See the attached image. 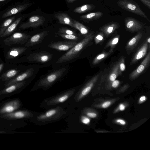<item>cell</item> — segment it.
<instances>
[{
	"instance_id": "cell-1",
	"label": "cell",
	"mask_w": 150,
	"mask_h": 150,
	"mask_svg": "<svg viewBox=\"0 0 150 150\" xmlns=\"http://www.w3.org/2000/svg\"><path fill=\"white\" fill-rule=\"evenodd\" d=\"M93 36L92 33L86 35L81 40L77 43L66 53L57 59L56 63L57 64L64 63L77 58L88 45L93 39Z\"/></svg>"
},
{
	"instance_id": "cell-2",
	"label": "cell",
	"mask_w": 150,
	"mask_h": 150,
	"mask_svg": "<svg viewBox=\"0 0 150 150\" xmlns=\"http://www.w3.org/2000/svg\"><path fill=\"white\" fill-rule=\"evenodd\" d=\"M68 67H62L42 76L37 81V85L40 88H47L62 78L67 73Z\"/></svg>"
},
{
	"instance_id": "cell-3",
	"label": "cell",
	"mask_w": 150,
	"mask_h": 150,
	"mask_svg": "<svg viewBox=\"0 0 150 150\" xmlns=\"http://www.w3.org/2000/svg\"><path fill=\"white\" fill-rule=\"evenodd\" d=\"M31 4L24 1H21L9 6L0 12V19H5L9 17L21 14Z\"/></svg>"
},
{
	"instance_id": "cell-4",
	"label": "cell",
	"mask_w": 150,
	"mask_h": 150,
	"mask_svg": "<svg viewBox=\"0 0 150 150\" xmlns=\"http://www.w3.org/2000/svg\"><path fill=\"white\" fill-rule=\"evenodd\" d=\"M117 3L118 6L121 8L139 15L150 21L145 13L134 1L118 0Z\"/></svg>"
},
{
	"instance_id": "cell-5",
	"label": "cell",
	"mask_w": 150,
	"mask_h": 150,
	"mask_svg": "<svg viewBox=\"0 0 150 150\" xmlns=\"http://www.w3.org/2000/svg\"><path fill=\"white\" fill-rule=\"evenodd\" d=\"M31 37L25 33L16 32L4 39L3 42L6 45L10 46L14 44L22 45L26 43Z\"/></svg>"
},
{
	"instance_id": "cell-6",
	"label": "cell",
	"mask_w": 150,
	"mask_h": 150,
	"mask_svg": "<svg viewBox=\"0 0 150 150\" xmlns=\"http://www.w3.org/2000/svg\"><path fill=\"white\" fill-rule=\"evenodd\" d=\"M52 57V54L46 51H42L31 54L27 59L30 62L44 63L48 62Z\"/></svg>"
},
{
	"instance_id": "cell-7",
	"label": "cell",
	"mask_w": 150,
	"mask_h": 150,
	"mask_svg": "<svg viewBox=\"0 0 150 150\" xmlns=\"http://www.w3.org/2000/svg\"><path fill=\"white\" fill-rule=\"evenodd\" d=\"M45 20L43 16H33L30 17L27 21L21 24L19 28L24 29L29 28H36L42 25Z\"/></svg>"
},
{
	"instance_id": "cell-8",
	"label": "cell",
	"mask_w": 150,
	"mask_h": 150,
	"mask_svg": "<svg viewBox=\"0 0 150 150\" xmlns=\"http://www.w3.org/2000/svg\"><path fill=\"white\" fill-rule=\"evenodd\" d=\"M77 43L76 41L70 40L52 42L48 45V46L57 50L66 51L70 50Z\"/></svg>"
},
{
	"instance_id": "cell-9",
	"label": "cell",
	"mask_w": 150,
	"mask_h": 150,
	"mask_svg": "<svg viewBox=\"0 0 150 150\" xmlns=\"http://www.w3.org/2000/svg\"><path fill=\"white\" fill-rule=\"evenodd\" d=\"M125 26L127 31L130 32H136L142 29L143 24L137 19L130 17L125 19Z\"/></svg>"
},
{
	"instance_id": "cell-10",
	"label": "cell",
	"mask_w": 150,
	"mask_h": 150,
	"mask_svg": "<svg viewBox=\"0 0 150 150\" xmlns=\"http://www.w3.org/2000/svg\"><path fill=\"white\" fill-rule=\"evenodd\" d=\"M31 113L26 110H19L1 115V118L8 120H13L30 117Z\"/></svg>"
},
{
	"instance_id": "cell-11",
	"label": "cell",
	"mask_w": 150,
	"mask_h": 150,
	"mask_svg": "<svg viewBox=\"0 0 150 150\" xmlns=\"http://www.w3.org/2000/svg\"><path fill=\"white\" fill-rule=\"evenodd\" d=\"M21 103L18 99H15L8 102L0 109V115L11 113L20 108Z\"/></svg>"
},
{
	"instance_id": "cell-12",
	"label": "cell",
	"mask_w": 150,
	"mask_h": 150,
	"mask_svg": "<svg viewBox=\"0 0 150 150\" xmlns=\"http://www.w3.org/2000/svg\"><path fill=\"white\" fill-rule=\"evenodd\" d=\"M34 72V69L29 68L21 74L18 75L7 81L5 86L7 87L15 83L21 82L31 77Z\"/></svg>"
},
{
	"instance_id": "cell-13",
	"label": "cell",
	"mask_w": 150,
	"mask_h": 150,
	"mask_svg": "<svg viewBox=\"0 0 150 150\" xmlns=\"http://www.w3.org/2000/svg\"><path fill=\"white\" fill-rule=\"evenodd\" d=\"M150 61V53L149 52L141 64L130 74L129 77L133 79L137 77L149 65Z\"/></svg>"
},
{
	"instance_id": "cell-14",
	"label": "cell",
	"mask_w": 150,
	"mask_h": 150,
	"mask_svg": "<svg viewBox=\"0 0 150 150\" xmlns=\"http://www.w3.org/2000/svg\"><path fill=\"white\" fill-rule=\"evenodd\" d=\"M48 35V31H44L31 37L26 43L25 47L33 46L41 43Z\"/></svg>"
},
{
	"instance_id": "cell-15",
	"label": "cell",
	"mask_w": 150,
	"mask_h": 150,
	"mask_svg": "<svg viewBox=\"0 0 150 150\" xmlns=\"http://www.w3.org/2000/svg\"><path fill=\"white\" fill-rule=\"evenodd\" d=\"M18 14L15 20L6 29L0 37L4 38L11 34L15 30L20 22L26 17L25 15Z\"/></svg>"
},
{
	"instance_id": "cell-16",
	"label": "cell",
	"mask_w": 150,
	"mask_h": 150,
	"mask_svg": "<svg viewBox=\"0 0 150 150\" xmlns=\"http://www.w3.org/2000/svg\"><path fill=\"white\" fill-rule=\"evenodd\" d=\"M54 16L58 20L60 23L68 25L74 28L73 20L67 13H59L55 14Z\"/></svg>"
},
{
	"instance_id": "cell-17",
	"label": "cell",
	"mask_w": 150,
	"mask_h": 150,
	"mask_svg": "<svg viewBox=\"0 0 150 150\" xmlns=\"http://www.w3.org/2000/svg\"><path fill=\"white\" fill-rule=\"evenodd\" d=\"M27 49L26 47H22L12 48L7 52L6 58L7 59H13L24 53Z\"/></svg>"
},
{
	"instance_id": "cell-18",
	"label": "cell",
	"mask_w": 150,
	"mask_h": 150,
	"mask_svg": "<svg viewBox=\"0 0 150 150\" xmlns=\"http://www.w3.org/2000/svg\"><path fill=\"white\" fill-rule=\"evenodd\" d=\"M120 26L118 23L111 22L99 28V30L105 35L108 36L118 28Z\"/></svg>"
},
{
	"instance_id": "cell-19",
	"label": "cell",
	"mask_w": 150,
	"mask_h": 150,
	"mask_svg": "<svg viewBox=\"0 0 150 150\" xmlns=\"http://www.w3.org/2000/svg\"><path fill=\"white\" fill-rule=\"evenodd\" d=\"M149 44L146 41L135 54L131 63H134L143 57L147 51Z\"/></svg>"
},
{
	"instance_id": "cell-20",
	"label": "cell",
	"mask_w": 150,
	"mask_h": 150,
	"mask_svg": "<svg viewBox=\"0 0 150 150\" xmlns=\"http://www.w3.org/2000/svg\"><path fill=\"white\" fill-rule=\"evenodd\" d=\"M26 83L25 81H23L6 87L0 91V95L11 93L22 88L25 85Z\"/></svg>"
},
{
	"instance_id": "cell-21",
	"label": "cell",
	"mask_w": 150,
	"mask_h": 150,
	"mask_svg": "<svg viewBox=\"0 0 150 150\" xmlns=\"http://www.w3.org/2000/svg\"><path fill=\"white\" fill-rule=\"evenodd\" d=\"M103 15L101 12L97 11L88 13L80 16V19L87 23L99 19Z\"/></svg>"
},
{
	"instance_id": "cell-22",
	"label": "cell",
	"mask_w": 150,
	"mask_h": 150,
	"mask_svg": "<svg viewBox=\"0 0 150 150\" xmlns=\"http://www.w3.org/2000/svg\"><path fill=\"white\" fill-rule=\"evenodd\" d=\"M99 76V74L93 76L91 78L86 85L82 89L79 93L78 99H81L83 96L86 95L91 91L93 83L96 81Z\"/></svg>"
},
{
	"instance_id": "cell-23",
	"label": "cell",
	"mask_w": 150,
	"mask_h": 150,
	"mask_svg": "<svg viewBox=\"0 0 150 150\" xmlns=\"http://www.w3.org/2000/svg\"><path fill=\"white\" fill-rule=\"evenodd\" d=\"M20 71L16 69H10L4 73L1 76L0 79L3 81L7 82L16 76Z\"/></svg>"
},
{
	"instance_id": "cell-24",
	"label": "cell",
	"mask_w": 150,
	"mask_h": 150,
	"mask_svg": "<svg viewBox=\"0 0 150 150\" xmlns=\"http://www.w3.org/2000/svg\"><path fill=\"white\" fill-rule=\"evenodd\" d=\"M18 15L13 16L5 18L0 25V37L9 26L15 20Z\"/></svg>"
},
{
	"instance_id": "cell-25",
	"label": "cell",
	"mask_w": 150,
	"mask_h": 150,
	"mask_svg": "<svg viewBox=\"0 0 150 150\" xmlns=\"http://www.w3.org/2000/svg\"><path fill=\"white\" fill-rule=\"evenodd\" d=\"M119 64L120 62H117L115 64L107 76L108 79L110 81L112 82L115 80L117 77L120 75L121 71L119 69Z\"/></svg>"
},
{
	"instance_id": "cell-26",
	"label": "cell",
	"mask_w": 150,
	"mask_h": 150,
	"mask_svg": "<svg viewBox=\"0 0 150 150\" xmlns=\"http://www.w3.org/2000/svg\"><path fill=\"white\" fill-rule=\"evenodd\" d=\"M96 6L93 4H87L80 7L76 8L74 10V12L79 13L87 12L95 9Z\"/></svg>"
},
{
	"instance_id": "cell-27",
	"label": "cell",
	"mask_w": 150,
	"mask_h": 150,
	"mask_svg": "<svg viewBox=\"0 0 150 150\" xmlns=\"http://www.w3.org/2000/svg\"><path fill=\"white\" fill-rule=\"evenodd\" d=\"M74 28L79 30L81 33L83 35H86L88 32L87 28L82 23L78 21L73 19Z\"/></svg>"
},
{
	"instance_id": "cell-28",
	"label": "cell",
	"mask_w": 150,
	"mask_h": 150,
	"mask_svg": "<svg viewBox=\"0 0 150 150\" xmlns=\"http://www.w3.org/2000/svg\"><path fill=\"white\" fill-rule=\"evenodd\" d=\"M75 90V89L69 90L65 93L64 94L56 98L55 100H54V102L55 103H62L64 102L68 99L69 97V95L74 92Z\"/></svg>"
},
{
	"instance_id": "cell-29",
	"label": "cell",
	"mask_w": 150,
	"mask_h": 150,
	"mask_svg": "<svg viewBox=\"0 0 150 150\" xmlns=\"http://www.w3.org/2000/svg\"><path fill=\"white\" fill-rule=\"evenodd\" d=\"M142 33H139L135 36L132 38L128 42L127 47L128 48H130L134 47V46L136 45L139 39L142 37Z\"/></svg>"
},
{
	"instance_id": "cell-30",
	"label": "cell",
	"mask_w": 150,
	"mask_h": 150,
	"mask_svg": "<svg viewBox=\"0 0 150 150\" xmlns=\"http://www.w3.org/2000/svg\"><path fill=\"white\" fill-rule=\"evenodd\" d=\"M55 34L57 35H58L65 40L76 41L79 39V37L77 35L65 34L60 33L58 32L56 33Z\"/></svg>"
},
{
	"instance_id": "cell-31",
	"label": "cell",
	"mask_w": 150,
	"mask_h": 150,
	"mask_svg": "<svg viewBox=\"0 0 150 150\" xmlns=\"http://www.w3.org/2000/svg\"><path fill=\"white\" fill-rule=\"evenodd\" d=\"M58 33L65 34L77 35V33L65 27H61L59 28Z\"/></svg>"
},
{
	"instance_id": "cell-32",
	"label": "cell",
	"mask_w": 150,
	"mask_h": 150,
	"mask_svg": "<svg viewBox=\"0 0 150 150\" xmlns=\"http://www.w3.org/2000/svg\"><path fill=\"white\" fill-rule=\"evenodd\" d=\"M57 110L55 109H52L47 111L44 114L40 116L39 118L40 119L50 117L54 115L57 112Z\"/></svg>"
},
{
	"instance_id": "cell-33",
	"label": "cell",
	"mask_w": 150,
	"mask_h": 150,
	"mask_svg": "<svg viewBox=\"0 0 150 150\" xmlns=\"http://www.w3.org/2000/svg\"><path fill=\"white\" fill-rule=\"evenodd\" d=\"M110 52H104L98 55L93 60V64H95L108 56Z\"/></svg>"
},
{
	"instance_id": "cell-34",
	"label": "cell",
	"mask_w": 150,
	"mask_h": 150,
	"mask_svg": "<svg viewBox=\"0 0 150 150\" xmlns=\"http://www.w3.org/2000/svg\"><path fill=\"white\" fill-rule=\"evenodd\" d=\"M119 69L120 71H123L125 69V66L124 63V59H122L120 61Z\"/></svg>"
},
{
	"instance_id": "cell-35",
	"label": "cell",
	"mask_w": 150,
	"mask_h": 150,
	"mask_svg": "<svg viewBox=\"0 0 150 150\" xmlns=\"http://www.w3.org/2000/svg\"><path fill=\"white\" fill-rule=\"evenodd\" d=\"M103 39V37L102 33H99L95 37V40L97 43L102 40Z\"/></svg>"
},
{
	"instance_id": "cell-36",
	"label": "cell",
	"mask_w": 150,
	"mask_h": 150,
	"mask_svg": "<svg viewBox=\"0 0 150 150\" xmlns=\"http://www.w3.org/2000/svg\"><path fill=\"white\" fill-rule=\"evenodd\" d=\"M149 9H150V0H139Z\"/></svg>"
},
{
	"instance_id": "cell-37",
	"label": "cell",
	"mask_w": 150,
	"mask_h": 150,
	"mask_svg": "<svg viewBox=\"0 0 150 150\" xmlns=\"http://www.w3.org/2000/svg\"><path fill=\"white\" fill-rule=\"evenodd\" d=\"M13 0H0V8Z\"/></svg>"
},
{
	"instance_id": "cell-38",
	"label": "cell",
	"mask_w": 150,
	"mask_h": 150,
	"mask_svg": "<svg viewBox=\"0 0 150 150\" xmlns=\"http://www.w3.org/2000/svg\"><path fill=\"white\" fill-rule=\"evenodd\" d=\"M119 37L117 36L114 38L110 42V45L111 46H115L118 43L119 41Z\"/></svg>"
},
{
	"instance_id": "cell-39",
	"label": "cell",
	"mask_w": 150,
	"mask_h": 150,
	"mask_svg": "<svg viewBox=\"0 0 150 150\" xmlns=\"http://www.w3.org/2000/svg\"><path fill=\"white\" fill-rule=\"evenodd\" d=\"M81 120L82 122L85 124H88L90 121V119L89 118L84 116L81 117Z\"/></svg>"
},
{
	"instance_id": "cell-40",
	"label": "cell",
	"mask_w": 150,
	"mask_h": 150,
	"mask_svg": "<svg viewBox=\"0 0 150 150\" xmlns=\"http://www.w3.org/2000/svg\"><path fill=\"white\" fill-rule=\"evenodd\" d=\"M112 86L114 88L117 87L120 83V82L118 80H115L112 82Z\"/></svg>"
},
{
	"instance_id": "cell-41",
	"label": "cell",
	"mask_w": 150,
	"mask_h": 150,
	"mask_svg": "<svg viewBox=\"0 0 150 150\" xmlns=\"http://www.w3.org/2000/svg\"><path fill=\"white\" fill-rule=\"evenodd\" d=\"M110 104V101H107L104 103L102 105V107L104 108L108 107Z\"/></svg>"
},
{
	"instance_id": "cell-42",
	"label": "cell",
	"mask_w": 150,
	"mask_h": 150,
	"mask_svg": "<svg viewBox=\"0 0 150 150\" xmlns=\"http://www.w3.org/2000/svg\"><path fill=\"white\" fill-rule=\"evenodd\" d=\"M87 115L89 117L94 118L96 116V115L93 113L88 112L87 113Z\"/></svg>"
},
{
	"instance_id": "cell-43",
	"label": "cell",
	"mask_w": 150,
	"mask_h": 150,
	"mask_svg": "<svg viewBox=\"0 0 150 150\" xmlns=\"http://www.w3.org/2000/svg\"><path fill=\"white\" fill-rule=\"evenodd\" d=\"M117 122L120 123L122 125H124L125 124V122L123 120L121 119H118L117 120Z\"/></svg>"
},
{
	"instance_id": "cell-44",
	"label": "cell",
	"mask_w": 150,
	"mask_h": 150,
	"mask_svg": "<svg viewBox=\"0 0 150 150\" xmlns=\"http://www.w3.org/2000/svg\"><path fill=\"white\" fill-rule=\"evenodd\" d=\"M120 109L121 110H123L125 109V106L122 104H121L120 105Z\"/></svg>"
},
{
	"instance_id": "cell-45",
	"label": "cell",
	"mask_w": 150,
	"mask_h": 150,
	"mask_svg": "<svg viewBox=\"0 0 150 150\" xmlns=\"http://www.w3.org/2000/svg\"><path fill=\"white\" fill-rule=\"evenodd\" d=\"M4 64L3 63H2L0 64V73L3 70V69L4 67Z\"/></svg>"
},
{
	"instance_id": "cell-46",
	"label": "cell",
	"mask_w": 150,
	"mask_h": 150,
	"mask_svg": "<svg viewBox=\"0 0 150 150\" xmlns=\"http://www.w3.org/2000/svg\"><path fill=\"white\" fill-rule=\"evenodd\" d=\"M68 3H71L73 2L76 1V0H66Z\"/></svg>"
},
{
	"instance_id": "cell-47",
	"label": "cell",
	"mask_w": 150,
	"mask_h": 150,
	"mask_svg": "<svg viewBox=\"0 0 150 150\" xmlns=\"http://www.w3.org/2000/svg\"><path fill=\"white\" fill-rule=\"evenodd\" d=\"M145 99H146V97L144 96H143L142 97L140 98V100L141 101H142L144 100Z\"/></svg>"
},
{
	"instance_id": "cell-48",
	"label": "cell",
	"mask_w": 150,
	"mask_h": 150,
	"mask_svg": "<svg viewBox=\"0 0 150 150\" xmlns=\"http://www.w3.org/2000/svg\"><path fill=\"white\" fill-rule=\"evenodd\" d=\"M147 41L148 43H149V44L150 43V38L149 37L148 38V39L147 40Z\"/></svg>"
},
{
	"instance_id": "cell-49",
	"label": "cell",
	"mask_w": 150,
	"mask_h": 150,
	"mask_svg": "<svg viewBox=\"0 0 150 150\" xmlns=\"http://www.w3.org/2000/svg\"><path fill=\"white\" fill-rule=\"evenodd\" d=\"M6 133L5 132H4L3 131V132L0 131V133Z\"/></svg>"
},
{
	"instance_id": "cell-50",
	"label": "cell",
	"mask_w": 150,
	"mask_h": 150,
	"mask_svg": "<svg viewBox=\"0 0 150 150\" xmlns=\"http://www.w3.org/2000/svg\"><path fill=\"white\" fill-rule=\"evenodd\" d=\"M129 0V1H134V0Z\"/></svg>"
}]
</instances>
